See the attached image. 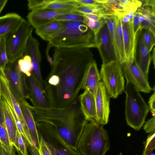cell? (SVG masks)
<instances>
[{"instance_id": "603a6c76", "label": "cell", "mask_w": 155, "mask_h": 155, "mask_svg": "<svg viewBox=\"0 0 155 155\" xmlns=\"http://www.w3.org/2000/svg\"><path fill=\"white\" fill-rule=\"evenodd\" d=\"M101 79L97 64L94 60L87 69L82 89L88 91L95 96Z\"/></svg>"}, {"instance_id": "b9f144b4", "label": "cell", "mask_w": 155, "mask_h": 155, "mask_svg": "<svg viewBox=\"0 0 155 155\" xmlns=\"http://www.w3.org/2000/svg\"><path fill=\"white\" fill-rule=\"evenodd\" d=\"M75 1L81 4L93 6H97L100 3L98 0H75Z\"/></svg>"}, {"instance_id": "ba28073f", "label": "cell", "mask_w": 155, "mask_h": 155, "mask_svg": "<svg viewBox=\"0 0 155 155\" xmlns=\"http://www.w3.org/2000/svg\"><path fill=\"white\" fill-rule=\"evenodd\" d=\"M101 79L111 97L117 98L124 89V80L121 66L117 61L102 64Z\"/></svg>"}, {"instance_id": "484cf974", "label": "cell", "mask_w": 155, "mask_h": 155, "mask_svg": "<svg viewBox=\"0 0 155 155\" xmlns=\"http://www.w3.org/2000/svg\"><path fill=\"white\" fill-rule=\"evenodd\" d=\"M62 27L61 21L54 20L35 29V33L42 39L48 41Z\"/></svg>"}, {"instance_id": "7c38bea8", "label": "cell", "mask_w": 155, "mask_h": 155, "mask_svg": "<svg viewBox=\"0 0 155 155\" xmlns=\"http://www.w3.org/2000/svg\"><path fill=\"white\" fill-rule=\"evenodd\" d=\"M1 95L2 98L15 110L21 121L24 128L25 138L30 144L34 145L27 125L24 119L19 102L11 92L8 82L3 73L0 72Z\"/></svg>"}, {"instance_id": "2e32d148", "label": "cell", "mask_w": 155, "mask_h": 155, "mask_svg": "<svg viewBox=\"0 0 155 155\" xmlns=\"http://www.w3.org/2000/svg\"><path fill=\"white\" fill-rule=\"evenodd\" d=\"M39 45L38 40L31 34L28 40L24 54L31 57L33 64L32 73L40 85L44 89L40 69L41 56L39 48Z\"/></svg>"}, {"instance_id": "1f68e13d", "label": "cell", "mask_w": 155, "mask_h": 155, "mask_svg": "<svg viewBox=\"0 0 155 155\" xmlns=\"http://www.w3.org/2000/svg\"><path fill=\"white\" fill-rule=\"evenodd\" d=\"M8 61L5 35L1 36L0 39V71L3 72L4 69Z\"/></svg>"}, {"instance_id": "f6af8a7d", "label": "cell", "mask_w": 155, "mask_h": 155, "mask_svg": "<svg viewBox=\"0 0 155 155\" xmlns=\"http://www.w3.org/2000/svg\"><path fill=\"white\" fill-rule=\"evenodd\" d=\"M84 15L87 18L92 19L95 21L98 20L101 16L97 15L94 14H84Z\"/></svg>"}, {"instance_id": "ee69618b", "label": "cell", "mask_w": 155, "mask_h": 155, "mask_svg": "<svg viewBox=\"0 0 155 155\" xmlns=\"http://www.w3.org/2000/svg\"><path fill=\"white\" fill-rule=\"evenodd\" d=\"M3 148L4 155H16L13 146L8 149Z\"/></svg>"}, {"instance_id": "4316f807", "label": "cell", "mask_w": 155, "mask_h": 155, "mask_svg": "<svg viewBox=\"0 0 155 155\" xmlns=\"http://www.w3.org/2000/svg\"><path fill=\"white\" fill-rule=\"evenodd\" d=\"M5 117V123L9 138L12 145L15 143L18 131L16 124L6 102L2 97Z\"/></svg>"}, {"instance_id": "f907efd6", "label": "cell", "mask_w": 155, "mask_h": 155, "mask_svg": "<svg viewBox=\"0 0 155 155\" xmlns=\"http://www.w3.org/2000/svg\"><path fill=\"white\" fill-rule=\"evenodd\" d=\"M147 155H155V154L152 152L150 153Z\"/></svg>"}, {"instance_id": "74e56055", "label": "cell", "mask_w": 155, "mask_h": 155, "mask_svg": "<svg viewBox=\"0 0 155 155\" xmlns=\"http://www.w3.org/2000/svg\"><path fill=\"white\" fill-rule=\"evenodd\" d=\"M143 129L147 133L155 132V117H153L149 119L145 122Z\"/></svg>"}, {"instance_id": "836d02e7", "label": "cell", "mask_w": 155, "mask_h": 155, "mask_svg": "<svg viewBox=\"0 0 155 155\" xmlns=\"http://www.w3.org/2000/svg\"><path fill=\"white\" fill-rule=\"evenodd\" d=\"M144 148L142 155H147L152 152L155 147V132H150L144 143Z\"/></svg>"}, {"instance_id": "8d00e7d4", "label": "cell", "mask_w": 155, "mask_h": 155, "mask_svg": "<svg viewBox=\"0 0 155 155\" xmlns=\"http://www.w3.org/2000/svg\"><path fill=\"white\" fill-rule=\"evenodd\" d=\"M40 138V146L38 150L39 155H51L45 142L41 135L39 134Z\"/></svg>"}, {"instance_id": "7a4b0ae2", "label": "cell", "mask_w": 155, "mask_h": 155, "mask_svg": "<svg viewBox=\"0 0 155 155\" xmlns=\"http://www.w3.org/2000/svg\"><path fill=\"white\" fill-rule=\"evenodd\" d=\"M30 108L36 122L50 124L66 143L76 148L87 121L81 109L78 97L64 108H41L30 105Z\"/></svg>"}, {"instance_id": "e0dca14e", "label": "cell", "mask_w": 155, "mask_h": 155, "mask_svg": "<svg viewBox=\"0 0 155 155\" xmlns=\"http://www.w3.org/2000/svg\"><path fill=\"white\" fill-rule=\"evenodd\" d=\"M142 3L136 13L141 16L143 20L141 23L140 30H148L155 35V0H141Z\"/></svg>"}, {"instance_id": "8fae6325", "label": "cell", "mask_w": 155, "mask_h": 155, "mask_svg": "<svg viewBox=\"0 0 155 155\" xmlns=\"http://www.w3.org/2000/svg\"><path fill=\"white\" fill-rule=\"evenodd\" d=\"M28 88V97L33 106L41 108L52 107L47 94L40 85L32 72L31 75L26 77Z\"/></svg>"}, {"instance_id": "ab89813d", "label": "cell", "mask_w": 155, "mask_h": 155, "mask_svg": "<svg viewBox=\"0 0 155 155\" xmlns=\"http://www.w3.org/2000/svg\"><path fill=\"white\" fill-rule=\"evenodd\" d=\"M105 24L106 22L103 17H101L98 20L95 21V26L92 30L95 36L99 31Z\"/></svg>"}, {"instance_id": "4fadbf2b", "label": "cell", "mask_w": 155, "mask_h": 155, "mask_svg": "<svg viewBox=\"0 0 155 155\" xmlns=\"http://www.w3.org/2000/svg\"><path fill=\"white\" fill-rule=\"evenodd\" d=\"M98 124L107 123L110 112V100L111 98L103 82H100L94 96Z\"/></svg>"}, {"instance_id": "e575fe53", "label": "cell", "mask_w": 155, "mask_h": 155, "mask_svg": "<svg viewBox=\"0 0 155 155\" xmlns=\"http://www.w3.org/2000/svg\"><path fill=\"white\" fill-rule=\"evenodd\" d=\"M143 33L144 42L149 52H150L155 44V35L151 31L145 29Z\"/></svg>"}, {"instance_id": "ac0fdd59", "label": "cell", "mask_w": 155, "mask_h": 155, "mask_svg": "<svg viewBox=\"0 0 155 155\" xmlns=\"http://www.w3.org/2000/svg\"><path fill=\"white\" fill-rule=\"evenodd\" d=\"M133 20L124 22L121 21L124 51L126 58L125 63L134 62L136 49L137 38L134 36L132 30Z\"/></svg>"}, {"instance_id": "83f0119b", "label": "cell", "mask_w": 155, "mask_h": 155, "mask_svg": "<svg viewBox=\"0 0 155 155\" xmlns=\"http://www.w3.org/2000/svg\"><path fill=\"white\" fill-rule=\"evenodd\" d=\"M80 5L75 0H53L43 9L75 11V8Z\"/></svg>"}, {"instance_id": "60d3db41", "label": "cell", "mask_w": 155, "mask_h": 155, "mask_svg": "<svg viewBox=\"0 0 155 155\" xmlns=\"http://www.w3.org/2000/svg\"><path fill=\"white\" fill-rule=\"evenodd\" d=\"M148 108L149 110L152 113V115L155 117V93H153L151 95L150 97L149 101Z\"/></svg>"}, {"instance_id": "f35d334b", "label": "cell", "mask_w": 155, "mask_h": 155, "mask_svg": "<svg viewBox=\"0 0 155 155\" xmlns=\"http://www.w3.org/2000/svg\"><path fill=\"white\" fill-rule=\"evenodd\" d=\"M138 17L137 14L135 12L132 24L133 32L135 38L136 37L137 32L140 28L141 22L138 21Z\"/></svg>"}, {"instance_id": "7bdbcfd3", "label": "cell", "mask_w": 155, "mask_h": 155, "mask_svg": "<svg viewBox=\"0 0 155 155\" xmlns=\"http://www.w3.org/2000/svg\"><path fill=\"white\" fill-rule=\"evenodd\" d=\"M27 146L30 155H39L38 149L34 145L30 144L27 142Z\"/></svg>"}, {"instance_id": "d590c367", "label": "cell", "mask_w": 155, "mask_h": 155, "mask_svg": "<svg viewBox=\"0 0 155 155\" xmlns=\"http://www.w3.org/2000/svg\"><path fill=\"white\" fill-rule=\"evenodd\" d=\"M53 0H28V7L31 11L43 9Z\"/></svg>"}, {"instance_id": "52a82bcc", "label": "cell", "mask_w": 155, "mask_h": 155, "mask_svg": "<svg viewBox=\"0 0 155 155\" xmlns=\"http://www.w3.org/2000/svg\"><path fill=\"white\" fill-rule=\"evenodd\" d=\"M39 134L43 138L51 155H81L78 149L68 144L49 124L36 122Z\"/></svg>"}, {"instance_id": "d6a6232c", "label": "cell", "mask_w": 155, "mask_h": 155, "mask_svg": "<svg viewBox=\"0 0 155 155\" xmlns=\"http://www.w3.org/2000/svg\"><path fill=\"white\" fill-rule=\"evenodd\" d=\"M83 14L78 12L68 13L58 16L54 18L58 21H72L83 22Z\"/></svg>"}, {"instance_id": "bcb514c9", "label": "cell", "mask_w": 155, "mask_h": 155, "mask_svg": "<svg viewBox=\"0 0 155 155\" xmlns=\"http://www.w3.org/2000/svg\"><path fill=\"white\" fill-rule=\"evenodd\" d=\"M7 2V0H0V14Z\"/></svg>"}, {"instance_id": "f1b7e54d", "label": "cell", "mask_w": 155, "mask_h": 155, "mask_svg": "<svg viewBox=\"0 0 155 155\" xmlns=\"http://www.w3.org/2000/svg\"><path fill=\"white\" fill-rule=\"evenodd\" d=\"M0 142L5 149L10 148L13 146L10 142L6 126L2 97L0 103Z\"/></svg>"}, {"instance_id": "4dcf8cb0", "label": "cell", "mask_w": 155, "mask_h": 155, "mask_svg": "<svg viewBox=\"0 0 155 155\" xmlns=\"http://www.w3.org/2000/svg\"><path fill=\"white\" fill-rule=\"evenodd\" d=\"M27 142L25 137L18 131L13 147L21 153L22 155H28Z\"/></svg>"}, {"instance_id": "30bf717a", "label": "cell", "mask_w": 155, "mask_h": 155, "mask_svg": "<svg viewBox=\"0 0 155 155\" xmlns=\"http://www.w3.org/2000/svg\"><path fill=\"white\" fill-rule=\"evenodd\" d=\"M95 41L103 64L117 61L114 45L106 23L95 36Z\"/></svg>"}, {"instance_id": "9a60e30c", "label": "cell", "mask_w": 155, "mask_h": 155, "mask_svg": "<svg viewBox=\"0 0 155 155\" xmlns=\"http://www.w3.org/2000/svg\"><path fill=\"white\" fill-rule=\"evenodd\" d=\"M76 12H77L41 9L31 11L28 14L27 18L29 24L36 29L54 20V18L58 16Z\"/></svg>"}, {"instance_id": "9c48e42d", "label": "cell", "mask_w": 155, "mask_h": 155, "mask_svg": "<svg viewBox=\"0 0 155 155\" xmlns=\"http://www.w3.org/2000/svg\"><path fill=\"white\" fill-rule=\"evenodd\" d=\"M18 61H8L3 73L11 92L19 102L22 99H28V88L26 76L20 71Z\"/></svg>"}, {"instance_id": "7dc6e473", "label": "cell", "mask_w": 155, "mask_h": 155, "mask_svg": "<svg viewBox=\"0 0 155 155\" xmlns=\"http://www.w3.org/2000/svg\"><path fill=\"white\" fill-rule=\"evenodd\" d=\"M155 47L154 46V48H153V51L152 55V56H151V58H152V59L153 60V65H154V68L155 67Z\"/></svg>"}, {"instance_id": "277c9868", "label": "cell", "mask_w": 155, "mask_h": 155, "mask_svg": "<svg viewBox=\"0 0 155 155\" xmlns=\"http://www.w3.org/2000/svg\"><path fill=\"white\" fill-rule=\"evenodd\" d=\"M110 148L107 131L103 125L87 120L76 148L81 155H105Z\"/></svg>"}, {"instance_id": "ffe728a7", "label": "cell", "mask_w": 155, "mask_h": 155, "mask_svg": "<svg viewBox=\"0 0 155 155\" xmlns=\"http://www.w3.org/2000/svg\"><path fill=\"white\" fill-rule=\"evenodd\" d=\"M142 30H139V33L136 36L137 40L138 42L139 57L134 58V63L138 67L144 75L148 78L149 68L151 61L150 52L145 44L143 38Z\"/></svg>"}, {"instance_id": "8992f818", "label": "cell", "mask_w": 155, "mask_h": 155, "mask_svg": "<svg viewBox=\"0 0 155 155\" xmlns=\"http://www.w3.org/2000/svg\"><path fill=\"white\" fill-rule=\"evenodd\" d=\"M32 26L25 19L13 31L5 36L8 61L14 62L24 56L28 40L32 34Z\"/></svg>"}, {"instance_id": "f546056e", "label": "cell", "mask_w": 155, "mask_h": 155, "mask_svg": "<svg viewBox=\"0 0 155 155\" xmlns=\"http://www.w3.org/2000/svg\"><path fill=\"white\" fill-rule=\"evenodd\" d=\"M18 65L20 71L27 77L30 76L33 70V64L31 57L25 55L18 60Z\"/></svg>"}, {"instance_id": "816d5d0a", "label": "cell", "mask_w": 155, "mask_h": 155, "mask_svg": "<svg viewBox=\"0 0 155 155\" xmlns=\"http://www.w3.org/2000/svg\"><path fill=\"white\" fill-rule=\"evenodd\" d=\"M1 37V36H0V39Z\"/></svg>"}, {"instance_id": "d4e9b609", "label": "cell", "mask_w": 155, "mask_h": 155, "mask_svg": "<svg viewBox=\"0 0 155 155\" xmlns=\"http://www.w3.org/2000/svg\"><path fill=\"white\" fill-rule=\"evenodd\" d=\"M23 18L18 14L8 13L0 16V36H5L15 29Z\"/></svg>"}, {"instance_id": "6da1fadb", "label": "cell", "mask_w": 155, "mask_h": 155, "mask_svg": "<svg viewBox=\"0 0 155 155\" xmlns=\"http://www.w3.org/2000/svg\"><path fill=\"white\" fill-rule=\"evenodd\" d=\"M90 48H56L53 64L43 81L52 107L64 108L78 97L87 69L94 60Z\"/></svg>"}, {"instance_id": "cb8c5ba5", "label": "cell", "mask_w": 155, "mask_h": 155, "mask_svg": "<svg viewBox=\"0 0 155 155\" xmlns=\"http://www.w3.org/2000/svg\"><path fill=\"white\" fill-rule=\"evenodd\" d=\"M114 44L117 61L121 65L126 62L121 18L116 16L115 21Z\"/></svg>"}, {"instance_id": "681fc988", "label": "cell", "mask_w": 155, "mask_h": 155, "mask_svg": "<svg viewBox=\"0 0 155 155\" xmlns=\"http://www.w3.org/2000/svg\"><path fill=\"white\" fill-rule=\"evenodd\" d=\"M1 71H0V72ZM1 100V83H0V103Z\"/></svg>"}, {"instance_id": "7402d4cb", "label": "cell", "mask_w": 155, "mask_h": 155, "mask_svg": "<svg viewBox=\"0 0 155 155\" xmlns=\"http://www.w3.org/2000/svg\"><path fill=\"white\" fill-rule=\"evenodd\" d=\"M78 97L81 109L86 120L98 124L94 96L85 90Z\"/></svg>"}, {"instance_id": "3957f363", "label": "cell", "mask_w": 155, "mask_h": 155, "mask_svg": "<svg viewBox=\"0 0 155 155\" xmlns=\"http://www.w3.org/2000/svg\"><path fill=\"white\" fill-rule=\"evenodd\" d=\"M62 27L48 41L45 50L49 53L52 47L56 48H96L95 35L83 22L60 21Z\"/></svg>"}, {"instance_id": "5bb4252c", "label": "cell", "mask_w": 155, "mask_h": 155, "mask_svg": "<svg viewBox=\"0 0 155 155\" xmlns=\"http://www.w3.org/2000/svg\"><path fill=\"white\" fill-rule=\"evenodd\" d=\"M123 74L127 82H130L134 85L139 91L148 93L152 90L149 84L148 78H146L135 64L124 63L121 65Z\"/></svg>"}, {"instance_id": "d6986e66", "label": "cell", "mask_w": 155, "mask_h": 155, "mask_svg": "<svg viewBox=\"0 0 155 155\" xmlns=\"http://www.w3.org/2000/svg\"><path fill=\"white\" fill-rule=\"evenodd\" d=\"M105 3L114 15L120 18L135 12L142 4L140 0H106Z\"/></svg>"}, {"instance_id": "c3c4849f", "label": "cell", "mask_w": 155, "mask_h": 155, "mask_svg": "<svg viewBox=\"0 0 155 155\" xmlns=\"http://www.w3.org/2000/svg\"><path fill=\"white\" fill-rule=\"evenodd\" d=\"M0 155H4L3 148L0 142Z\"/></svg>"}, {"instance_id": "5b68a950", "label": "cell", "mask_w": 155, "mask_h": 155, "mask_svg": "<svg viewBox=\"0 0 155 155\" xmlns=\"http://www.w3.org/2000/svg\"><path fill=\"white\" fill-rule=\"evenodd\" d=\"M126 94L125 114L127 124L136 130L144 124L149 109L138 88L127 82L124 91Z\"/></svg>"}, {"instance_id": "44dd1931", "label": "cell", "mask_w": 155, "mask_h": 155, "mask_svg": "<svg viewBox=\"0 0 155 155\" xmlns=\"http://www.w3.org/2000/svg\"><path fill=\"white\" fill-rule=\"evenodd\" d=\"M18 102L31 139L34 146L38 150L40 143V138L35 121L30 108V105L25 99H22Z\"/></svg>"}]
</instances>
